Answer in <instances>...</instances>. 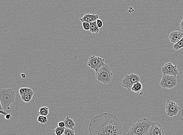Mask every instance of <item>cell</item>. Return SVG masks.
Returning a JSON list of instances; mask_svg holds the SVG:
<instances>
[{
    "label": "cell",
    "instance_id": "cell-1",
    "mask_svg": "<svg viewBox=\"0 0 183 135\" xmlns=\"http://www.w3.org/2000/svg\"><path fill=\"white\" fill-rule=\"evenodd\" d=\"M123 130L116 115L107 113L93 117L88 128L90 135H123Z\"/></svg>",
    "mask_w": 183,
    "mask_h": 135
},
{
    "label": "cell",
    "instance_id": "cell-2",
    "mask_svg": "<svg viewBox=\"0 0 183 135\" xmlns=\"http://www.w3.org/2000/svg\"><path fill=\"white\" fill-rule=\"evenodd\" d=\"M153 123L148 118L140 119L132 125L127 135H149V129Z\"/></svg>",
    "mask_w": 183,
    "mask_h": 135
},
{
    "label": "cell",
    "instance_id": "cell-3",
    "mask_svg": "<svg viewBox=\"0 0 183 135\" xmlns=\"http://www.w3.org/2000/svg\"><path fill=\"white\" fill-rule=\"evenodd\" d=\"M15 92L11 88L0 90V104L4 110H10V105L15 102Z\"/></svg>",
    "mask_w": 183,
    "mask_h": 135
},
{
    "label": "cell",
    "instance_id": "cell-4",
    "mask_svg": "<svg viewBox=\"0 0 183 135\" xmlns=\"http://www.w3.org/2000/svg\"><path fill=\"white\" fill-rule=\"evenodd\" d=\"M113 76L111 69L107 64L96 72V80L99 82L105 84H111Z\"/></svg>",
    "mask_w": 183,
    "mask_h": 135
},
{
    "label": "cell",
    "instance_id": "cell-5",
    "mask_svg": "<svg viewBox=\"0 0 183 135\" xmlns=\"http://www.w3.org/2000/svg\"><path fill=\"white\" fill-rule=\"evenodd\" d=\"M140 81L141 78L139 76L134 73H131L129 75L125 76L124 78L122 80V86L130 91L132 86Z\"/></svg>",
    "mask_w": 183,
    "mask_h": 135
},
{
    "label": "cell",
    "instance_id": "cell-6",
    "mask_svg": "<svg viewBox=\"0 0 183 135\" xmlns=\"http://www.w3.org/2000/svg\"><path fill=\"white\" fill-rule=\"evenodd\" d=\"M177 85V77L173 76L163 75L160 85L163 88L171 89Z\"/></svg>",
    "mask_w": 183,
    "mask_h": 135
},
{
    "label": "cell",
    "instance_id": "cell-7",
    "mask_svg": "<svg viewBox=\"0 0 183 135\" xmlns=\"http://www.w3.org/2000/svg\"><path fill=\"white\" fill-rule=\"evenodd\" d=\"M104 62V59L93 56L89 58L88 64L91 69L95 70L96 72L106 64Z\"/></svg>",
    "mask_w": 183,
    "mask_h": 135
},
{
    "label": "cell",
    "instance_id": "cell-8",
    "mask_svg": "<svg viewBox=\"0 0 183 135\" xmlns=\"http://www.w3.org/2000/svg\"><path fill=\"white\" fill-rule=\"evenodd\" d=\"M181 109V107H179L175 102L170 100H167L165 106V111L167 116L171 117L177 116L178 114Z\"/></svg>",
    "mask_w": 183,
    "mask_h": 135
},
{
    "label": "cell",
    "instance_id": "cell-9",
    "mask_svg": "<svg viewBox=\"0 0 183 135\" xmlns=\"http://www.w3.org/2000/svg\"><path fill=\"white\" fill-rule=\"evenodd\" d=\"M161 71L163 75L177 76L179 74V71L176 65H174L171 62L166 63L162 67Z\"/></svg>",
    "mask_w": 183,
    "mask_h": 135
},
{
    "label": "cell",
    "instance_id": "cell-10",
    "mask_svg": "<svg viewBox=\"0 0 183 135\" xmlns=\"http://www.w3.org/2000/svg\"><path fill=\"white\" fill-rule=\"evenodd\" d=\"M149 135H165L163 126L159 123L153 122L149 129Z\"/></svg>",
    "mask_w": 183,
    "mask_h": 135
},
{
    "label": "cell",
    "instance_id": "cell-11",
    "mask_svg": "<svg viewBox=\"0 0 183 135\" xmlns=\"http://www.w3.org/2000/svg\"><path fill=\"white\" fill-rule=\"evenodd\" d=\"M183 37V32L180 31H174L170 33L169 39L171 43L175 44L181 41Z\"/></svg>",
    "mask_w": 183,
    "mask_h": 135
},
{
    "label": "cell",
    "instance_id": "cell-12",
    "mask_svg": "<svg viewBox=\"0 0 183 135\" xmlns=\"http://www.w3.org/2000/svg\"><path fill=\"white\" fill-rule=\"evenodd\" d=\"M99 19V16L98 15H95L94 14H87L85 15L82 18H80V21L82 22H87L91 23L96 21Z\"/></svg>",
    "mask_w": 183,
    "mask_h": 135
},
{
    "label": "cell",
    "instance_id": "cell-13",
    "mask_svg": "<svg viewBox=\"0 0 183 135\" xmlns=\"http://www.w3.org/2000/svg\"><path fill=\"white\" fill-rule=\"evenodd\" d=\"M64 122L65 123V128L66 129H71V130H74L73 127L76 126V123H75L72 119L70 118L69 116H67L65 119Z\"/></svg>",
    "mask_w": 183,
    "mask_h": 135
},
{
    "label": "cell",
    "instance_id": "cell-14",
    "mask_svg": "<svg viewBox=\"0 0 183 135\" xmlns=\"http://www.w3.org/2000/svg\"><path fill=\"white\" fill-rule=\"evenodd\" d=\"M142 90V83L138 82L134 84L131 88V91L140 94Z\"/></svg>",
    "mask_w": 183,
    "mask_h": 135
},
{
    "label": "cell",
    "instance_id": "cell-15",
    "mask_svg": "<svg viewBox=\"0 0 183 135\" xmlns=\"http://www.w3.org/2000/svg\"><path fill=\"white\" fill-rule=\"evenodd\" d=\"M34 92L33 90L28 94L21 96V100L25 103H29L31 101V99L34 97Z\"/></svg>",
    "mask_w": 183,
    "mask_h": 135
},
{
    "label": "cell",
    "instance_id": "cell-16",
    "mask_svg": "<svg viewBox=\"0 0 183 135\" xmlns=\"http://www.w3.org/2000/svg\"><path fill=\"white\" fill-rule=\"evenodd\" d=\"M100 31V28H99L96 24V21L90 23V32L93 34H97Z\"/></svg>",
    "mask_w": 183,
    "mask_h": 135
},
{
    "label": "cell",
    "instance_id": "cell-17",
    "mask_svg": "<svg viewBox=\"0 0 183 135\" xmlns=\"http://www.w3.org/2000/svg\"><path fill=\"white\" fill-rule=\"evenodd\" d=\"M49 113V108L47 107H42L40 109L38 114L40 115L47 116Z\"/></svg>",
    "mask_w": 183,
    "mask_h": 135
},
{
    "label": "cell",
    "instance_id": "cell-18",
    "mask_svg": "<svg viewBox=\"0 0 183 135\" xmlns=\"http://www.w3.org/2000/svg\"><path fill=\"white\" fill-rule=\"evenodd\" d=\"M18 91L20 95L21 96L28 94L33 91V90L29 88H21L19 89Z\"/></svg>",
    "mask_w": 183,
    "mask_h": 135
},
{
    "label": "cell",
    "instance_id": "cell-19",
    "mask_svg": "<svg viewBox=\"0 0 183 135\" xmlns=\"http://www.w3.org/2000/svg\"><path fill=\"white\" fill-rule=\"evenodd\" d=\"M183 48V37L181 41L177 43L174 44L173 46V48L176 51H178V50L181 49Z\"/></svg>",
    "mask_w": 183,
    "mask_h": 135
},
{
    "label": "cell",
    "instance_id": "cell-20",
    "mask_svg": "<svg viewBox=\"0 0 183 135\" xmlns=\"http://www.w3.org/2000/svg\"><path fill=\"white\" fill-rule=\"evenodd\" d=\"M65 128H61L57 127L55 130H53V132L55 133L56 135H62L64 133Z\"/></svg>",
    "mask_w": 183,
    "mask_h": 135
},
{
    "label": "cell",
    "instance_id": "cell-21",
    "mask_svg": "<svg viewBox=\"0 0 183 135\" xmlns=\"http://www.w3.org/2000/svg\"><path fill=\"white\" fill-rule=\"evenodd\" d=\"M37 122L42 124H45L48 121V119L47 116L40 115L37 118Z\"/></svg>",
    "mask_w": 183,
    "mask_h": 135
},
{
    "label": "cell",
    "instance_id": "cell-22",
    "mask_svg": "<svg viewBox=\"0 0 183 135\" xmlns=\"http://www.w3.org/2000/svg\"><path fill=\"white\" fill-rule=\"evenodd\" d=\"M82 23V25L84 30L85 31H90V24L87 22H83Z\"/></svg>",
    "mask_w": 183,
    "mask_h": 135
},
{
    "label": "cell",
    "instance_id": "cell-23",
    "mask_svg": "<svg viewBox=\"0 0 183 135\" xmlns=\"http://www.w3.org/2000/svg\"><path fill=\"white\" fill-rule=\"evenodd\" d=\"M63 134L64 135H76L75 134V130L66 128L65 129Z\"/></svg>",
    "mask_w": 183,
    "mask_h": 135
},
{
    "label": "cell",
    "instance_id": "cell-24",
    "mask_svg": "<svg viewBox=\"0 0 183 135\" xmlns=\"http://www.w3.org/2000/svg\"><path fill=\"white\" fill-rule=\"evenodd\" d=\"M96 21L97 26L100 29V28H101L103 26V21H102L100 19H98Z\"/></svg>",
    "mask_w": 183,
    "mask_h": 135
},
{
    "label": "cell",
    "instance_id": "cell-25",
    "mask_svg": "<svg viewBox=\"0 0 183 135\" xmlns=\"http://www.w3.org/2000/svg\"><path fill=\"white\" fill-rule=\"evenodd\" d=\"M57 125H58V127L61 128L65 127V126L64 121L59 122Z\"/></svg>",
    "mask_w": 183,
    "mask_h": 135
},
{
    "label": "cell",
    "instance_id": "cell-26",
    "mask_svg": "<svg viewBox=\"0 0 183 135\" xmlns=\"http://www.w3.org/2000/svg\"><path fill=\"white\" fill-rule=\"evenodd\" d=\"M4 118H5L6 120H10L12 117H11V115L10 114V113H8L6 115L4 116Z\"/></svg>",
    "mask_w": 183,
    "mask_h": 135
},
{
    "label": "cell",
    "instance_id": "cell-27",
    "mask_svg": "<svg viewBox=\"0 0 183 135\" xmlns=\"http://www.w3.org/2000/svg\"><path fill=\"white\" fill-rule=\"evenodd\" d=\"M0 113H1V114L4 115V116L8 114L6 112L2 111L1 110H0Z\"/></svg>",
    "mask_w": 183,
    "mask_h": 135
},
{
    "label": "cell",
    "instance_id": "cell-28",
    "mask_svg": "<svg viewBox=\"0 0 183 135\" xmlns=\"http://www.w3.org/2000/svg\"><path fill=\"white\" fill-rule=\"evenodd\" d=\"M21 78L23 79L25 78L26 77V74H24V73H21Z\"/></svg>",
    "mask_w": 183,
    "mask_h": 135
},
{
    "label": "cell",
    "instance_id": "cell-29",
    "mask_svg": "<svg viewBox=\"0 0 183 135\" xmlns=\"http://www.w3.org/2000/svg\"><path fill=\"white\" fill-rule=\"evenodd\" d=\"M180 27H181V29L183 31V18L181 21Z\"/></svg>",
    "mask_w": 183,
    "mask_h": 135
},
{
    "label": "cell",
    "instance_id": "cell-30",
    "mask_svg": "<svg viewBox=\"0 0 183 135\" xmlns=\"http://www.w3.org/2000/svg\"><path fill=\"white\" fill-rule=\"evenodd\" d=\"M64 135V134H63V135Z\"/></svg>",
    "mask_w": 183,
    "mask_h": 135
},
{
    "label": "cell",
    "instance_id": "cell-31",
    "mask_svg": "<svg viewBox=\"0 0 183 135\" xmlns=\"http://www.w3.org/2000/svg\"></svg>",
    "mask_w": 183,
    "mask_h": 135
}]
</instances>
